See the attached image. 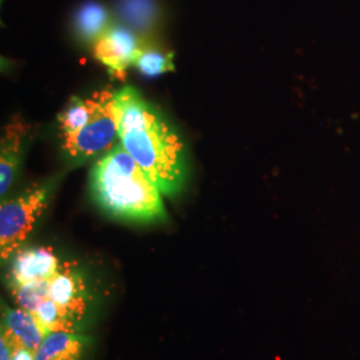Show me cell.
<instances>
[{
    "mask_svg": "<svg viewBox=\"0 0 360 360\" xmlns=\"http://www.w3.org/2000/svg\"><path fill=\"white\" fill-rule=\"evenodd\" d=\"M46 335L31 312L20 307L11 309L1 302L0 338H4L11 346H22L37 352Z\"/></svg>",
    "mask_w": 360,
    "mask_h": 360,
    "instance_id": "obj_8",
    "label": "cell"
},
{
    "mask_svg": "<svg viewBox=\"0 0 360 360\" xmlns=\"http://www.w3.org/2000/svg\"><path fill=\"white\" fill-rule=\"evenodd\" d=\"M117 13L124 26L144 37L156 25L159 7L156 0H119Z\"/></svg>",
    "mask_w": 360,
    "mask_h": 360,
    "instance_id": "obj_11",
    "label": "cell"
},
{
    "mask_svg": "<svg viewBox=\"0 0 360 360\" xmlns=\"http://www.w3.org/2000/svg\"><path fill=\"white\" fill-rule=\"evenodd\" d=\"M60 151L71 165L99 159L119 144L115 90L104 87L72 96L58 115Z\"/></svg>",
    "mask_w": 360,
    "mask_h": 360,
    "instance_id": "obj_4",
    "label": "cell"
},
{
    "mask_svg": "<svg viewBox=\"0 0 360 360\" xmlns=\"http://www.w3.org/2000/svg\"><path fill=\"white\" fill-rule=\"evenodd\" d=\"M91 338L82 333L52 331L40 343L37 360H82L90 346Z\"/></svg>",
    "mask_w": 360,
    "mask_h": 360,
    "instance_id": "obj_9",
    "label": "cell"
},
{
    "mask_svg": "<svg viewBox=\"0 0 360 360\" xmlns=\"http://www.w3.org/2000/svg\"><path fill=\"white\" fill-rule=\"evenodd\" d=\"M11 351H13L11 352V360H37L35 352L28 349V348L22 347V346H11Z\"/></svg>",
    "mask_w": 360,
    "mask_h": 360,
    "instance_id": "obj_13",
    "label": "cell"
},
{
    "mask_svg": "<svg viewBox=\"0 0 360 360\" xmlns=\"http://www.w3.org/2000/svg\"><path fill=\"white\" fill-rule=\"evenodd\" d=\"M119 142L168 198L179 195L188 178L187 150L178 131L135 87L115 90Z\"/></svg>",
    "mask_w": 360,
    "mask_h": 360,
    "instance_id": "obj_1",
    "label": "cell"
},
{
    "mask_svg": "<svg viewBox=\"0 0 360 360\" xmlns=\"http://www.w3.org/2000/svg\"><path fill=\"white\" fill-rule=\"evenodd\" d=\"M138 71L147 77H156L175 71L174 53L142 41V49L135 62Z\"/></svg>",
    "mask_w": 360,
    "mask_h": 360,
    "instance_id": "obj_12",
    "label": "cell"
},
{
    "mask_svg": "<svg viewBox=\"0 0 360 360\" xmlns=\"http://www.w3.org/2000/svg\"><path fill=\"white\" fill-rule=\"evenodd\" d=\"M28 135V126L19 117L13 120L3 129L0 142V196L10 191L13 180L16 178L22 165L25 142Z\"/></svg>",
    "mask_w": 360,
    "mask_h": 360,
    "instance_id": "obj_7",
    "label": "cell"
},
{
    "mask_svg": "<svg viewBox=\"0 0 360 360\" xmlns=\"http://www.w3.org/2000/svg\"><path fill=\"white\" fill-rule=\"evenodd\" d=\"M6 287L15 304L31 312L47 334L82 333L91 316L92 295L75 263L65 260L62 267L47 278Z\"/></svg>",
    "mask_w": 360,
    "mask_h": 360,
    "instance_id": "obj_3",
    "label": "cell"
},
{
    "mask_svg": "<svg viewBox=\"0 0 360 360\" xmlns=\"http://www.w3.org/2000/svg\"><path fill=\"white\" fill-rule=\"evenodd\" d=\"M90 187L94 200L111 218L132 223L167 220L163 193L120 143L96 159Z\"/></svg>",
    "mask_w": 360,
    "mask_h": 360,
    "instance_id": "obj_2",
    "label": "cell"
},
{
    "mask_svg": "<svg viewBox=\"0 0 360 360\" xmlns=\"http://www.w3.org/2000/svg\"><path fill=\"white\" fill-rule=\"evenodd\" d=\"M55 180L34 183L0 205V259L6 266L26 243L40 217L47 210L55 190Z\"/></svg>",
    "mask_w": 360,
    "mask_h": 360,
    "instance_id": "obj_5",
    "label": "cell"
},
{
    "mask_svg": "<svg viewBox=\"0 0 360 360\" xmlns=\"http://www.w3.org/2000/svg\"><path fill=\"white\" fill-rule=\"evenodd\" d=\"M111 25L107 8L94 0L83 3L74 16V28L77 37L91 46L103 35Z\"/></svg>",
    "mask_w": 360,
    "mask_h": 360,
    "instance_id": "obj_10",
    "label": "cell"
},
{
    "mask_svg": "<svg viewBox=\"0 0 360 360\" xmlns=\"http://www.w3.org/2000/svg\"><path fill=\"white\" fill-rule=\"evenodd\" d=\"M142 49V40L136 32L122 25H111L92 44V53L108 72L123 80L129 67L135 65Z\"/></svg>",
    "mask_w": 360,
    "mask_h": 360,
    "instance_id": "obj_6",
    "label": "cell"
}]
</instances>
